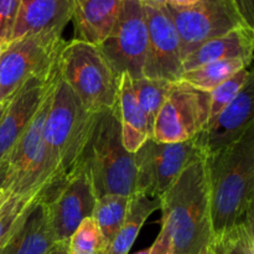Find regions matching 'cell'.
<instances>
[{"label":"cell","mask_w":254,"mask_h":254,"mask_svg":"<svg viewBox=\"0 0 254 254\" xmlns=\"http://www.w3.org/2000/svg\"><path fill=\"white\" fill-rule=\"evenodd\" d=\"M74 39L99 46L113 30L123 0H72Z\"/></svg>","instance_id":"ac0fdd59"},{"label":"cell","mask_w":254,"mask_h":254,"mask_svg":"<svg viewBox=\"0 0 254 254\" xmlns=\"http://www.w3.org/2000/svg\"><path fill=\"white\" fill-rule=\"evenodd\" d=\"M57 67L84 108L97 114L116 108L119 77L98 46L77 39L64 42Z\"/></svg>","instance_id":"5b68a950"},{"label":"cell","mask_w":254,"mask_h":254,"mask_svg":"<svg viewBox=\"0 0 254 254\" xmlns=\"http://www.w3.org/2000/svg\"><path fill=\"white\" fill-rule=\"evenodd\" d=\"M174 83L175 82L159 78H148V77L131 79L134 96L148 121L151 135H153V127L156 116L163 107L166 97L170 93Z\"/></svg>","instance_id":"603a6c76"},{"label":"cell","mask_w":254,"mask_h":254,"mask_svg":"<svg viewBox=\"0 0 254 254\" xmlns=\"http://www.w3.org/2000/svg\"><path fill=\"white\" fill-rule=\"evenodd\" d=\"M250 66L251 64L245 60H222L185 71L180 81L185 82L198 91L210 93L238 71Z\"/></svg>","instance_id":"7402d4cb"},{"label":"cell","mask_w":254,"mask_h":254,"mask_svg":"<svg viewBox=\"0 0 254 254\" xmlns=\"http://www.w3.org/2000/svg\"><path fill=\"white\" fill-rule=\"evenodd\" d=\"M140 1H141V0H140Z\"/></svg>","instance_id":"b9f144b4"},{"label":"cell","mask_w":254,"mask_h":254,"mask_svg":"<svg viewBox=\"0 0 254 254\" xmlns=\"http://www.w3.org/2000/svg\"><path fill=\"white\" fill-rule=\"evenodd\" d=\"M50 221L57 243L67 245L79 223L91 217L96 205V193L83 164L60 183L56 189L45 193Z\"/></svg>","instance_id":"7c38bea8"},{"label":"cell","mask_w":254,"mask_h":254,"mask_svg":"<svg viewBox=\"0 0 254 254\" xmlns=\"http://www.w3.org/2000/svg\"><path fill=\"white\" fill-rule=\"evenodd\" d=\"M208 119L210 93L175 82L156 116L151 139L166 144L191 140L205 129Z\"/></svg>","instance_id":"30bf717a"},{"label":"cell","mask_w":254,"mask_h":254,"mask_svg":"<svg viewBox=\"0 0 254 254\" xmlns=\"http://www.w3.org/2000/svg\"><path fill=\"white\" fill-rule=\"evenodd\" d=\"M208 254H213V253H212V251H210V253H208Z\"/></svg>","instance_id":"ab89813d"},{"label":"cell","mask_w":254,"mask_h":254,"mask_svg":"<svg viewBox=\"0 0 254 254\" xmlns=\"http://www.w3.org/2000/svg\"><path fill=\"white\" fill-rule=\"evenodd\" d=\"M149 254H170V242L169 238L160 231L158 238L150 247V253Z\"/></svg>","instance_id":"f546056e"},{"label":"cell","mask_w":254,"mask_h":254,"mask_svg":"<svg viewBox=\"0 0 254 254\" xmlns=\"http://www.w3.org/2000/svg\"><path fill=\"white\" fill-rule=\"evenodd\" d=\"M108 245L93 217H87L79 223L67 242L69 254H106Z\"/></svg>","instance_id":"484cf974"},{"label":"cell","mask_w":254,"mask_h":254,"mask_svg":"<svg viewBox=\"0 0 254 254\" xmlns=\"http://www.w3.org/2000/svg\"><path fill=\"white\" fill-rule=\"evenodd\" d=\"M148 26V47L143 77L179 82L184 73V57L176 27L165 7L144 5Z\"/></svg>","instance_id":"4fadbf2b"},{"label":"cell","mask_w":254,"mask_h":254,"mask_svg":"<svg viewBox=\"0 0 254 254\" xmlns=\"http://www.w3.org/2000/svg\"><path fill=\"white\" fill-rule=\"evenodd\" d=\"M205 160L196 139L181 143H158L149 139L134 153L135 193L160 198L188 166Z\"/></svg>","instance_id":"ba28073f"},{"label":"cell","mask_w":254,"mask_h":254,"mask_svg":"<svg viewBox=\"0 0 254 254\" xmlns=\"http://www.w3.org/2000/svg\"><path fill=\"white\" fill-rule=\"evenodd\" d=\"M118 108L122 143L128 153L134 154L146 140L151 139V130L143 111L139 107L128 73L119 76Z\"/></svg>","instance_id":"ffe728a7"},{"label":"cell","mask_w":254,"mask_h":254,"mask_svg":"<svg viewBox=\"0 0 254 254\" xmlns=\"http://www.w3.org/2000/svg\"><path fill=\"white\" fill-rule=\"evenodd\" d=\"M0 254H2V248H0Z\"/></svg>","instance_id":"f35d334b"},{"label":"cell","mask_w":254,"mask_h":254,"mask_svg":"<svg viewBox=\"0 0 254 254\" xmlns=\"http://www.w3.org/2000/svg\"><path fill=\"white\" fill-rule=\"evenodd\" d=\"M64 42L60 31L39 32L10 41L0 56V103L9 101L30 79L54 74Z\"/></svg>","instance_id":"8992f818"},{"label":"cell","mask_w":254,"mask_h":254,"mask_svg":"<svg viewBox=\"0 0 254 254\" xmlns=\"http://www.w3.org/2000/svg\"><path fill=\"white\" fill-rule=\"evenodd\" d=\"M10 193H11V191H9V192H7V193H6V195H5V196H4V197H2V198H1V200H0V205H1V202H2V201H4V200H5V198H6V197H7V196H9V195H10Z\"/></svg>","instance_id":"74e56055"},{"label":"cell","mask_w":254,"mask_h":254,"mask_svg":"<svg viewBox=\"0 0 254 254\" xmlns=\"http://www.w3.org/2000/svg\"><path fill=\"white\" fill-rule=\"evenodd\" d=\"M200 0H166V2L169 6L178 7V9H183V7H189L195 5L196 2H198Z\"/></svg>","instance_id":"1f68e13d"},{"label":"cell","mask_w":254,"mask_h":254,"mask_svg":"<svg viewBox=\"0 0 254 254\" xmlns=\"http://www.w3.org/2000/svg\"><path fill=\"white\" fill-rule=\"evenodd\" d=\"M6 106H7V101L6 102H1V103H0V119H1L2 114H4Z\"/></svg>","instance_id":"d590c367"},{"label":"cell","mask_w":254,"mask_h":254,"mask_svg":"<svg viewBox=\"0 0 254 254\" xmlns=\"http://www.w3.org/2000/svg\"><path fill=\"white\" fill-rule=\"evenodd\" d=\"M82 164L97 198L104 195L130 197L135 193L134 154L128 153L122 143L117 107L98 114Z\"/></svg>","instance_id":"277c9868"},{"label":"cell","mask_w":254,"mask_h":254,"mask_svg":"<svg viewBox=\"0 0 254 254\" xmlns=\"http://www.w3.org/2000/svg\"><path fill=\"white\" fill-rule=\"evenodd\" d=\"M161 232L170 254H208L213 235L203 160L183 171L160 197Z\"/></svg>","instance_id":"7a4b0ae2"},{"label":"cell","mask_w":254,"mask_h":254,"mask_svg":"<svg viewBox=\"0 0 254 254\" xmlns=\"http://www.w3.org/2000/svg\"><path fill=\"white\" fill-rule=\"evenodd\" d=\"M254 77H250L238 96L208 122L196 136L203 156H208L237 141L254 126Z\"/></svg>","instance_id":"5bb4252c"},{"label":"cell","mask_w":254,"mask_h":254,"mask_svg":"<svg viewBox=\"0 0 254 254\" xmlns=\"http://www.w3.org/2000/svg\"><path fill=\"white\" fill-rule=\"evenodd\" d=\"M10 166L7 156L0 160V200L10 191Z\"/></svg>","instance_id":"f1b7e54d"},{"label":"cell","mask_w":254,"mask_h":254,"mask_svg":"<svg viewBox=\"0 0 254 254\" xmlns=\"http://www.w3.org/2000/svg\"><path fill=\"white\" fill-rule=\"evenodd\" d=\"M237 4L245 16L246 21L253 26L254 22V0H237Z\"/></svg>","instance_id":"4dcf8cb0"},{"label":"cell","mask_w":254,"mask_h":254,"mask_svg":"<svg viewBox=\"0 0 254 254\" xmlns=\"http://www.w3.org/2000/svg\"><path fill=\"white\" fill-rule=\"evenodd\" d=\"M130 197L104 195L97 198L92 217L96 220L107 245L111 243L126 220Z\"/></svg>","instance_id":"cb8c5ba5"},{"label":"cell","mask_w":254,"mask_h":254,"mask_svg":"<svg viewBox=\"0 0 254 254\" xmlns=\"http://www.w3.org/2000/svg\"><path fill=\"white\" fill-rule=\"evenodd\" d=\"M252 74L253 72L250 67L241 69L232 77H230L227 81L221 83L217 88L210 92V119L208 122L212 121L221 111H223L238 96V93L242 91Z\"/></svg>","instance_id":"4316f807"},{"label":"cell","mask_w":254,"mask_h":254,"mask_svg":"<svg viewBox=\"0 0 254 254\" xmlns=\"http://www.w3.org/2000/svg\"><path fill=\"white\" fill-rule=\"evenodd\" d=\"M253 211L230 230L213 237V254H254Z\"/></svg>","instance_id":"d4e9b609"},{"label":"cell","mask_w":254,"mask_h":254,"mask_svg":"<svg viewBox=\"0 0 254 254\" xmlns=\"http://www.w3.org/2000/svg\"><path fill=\"white\" fill-rule=\"evenodd\" d=\"M57 74L59 67L51 76L30 79L7 101L6 108L0 119V160L9 155L31 123L35 114L51 92Z\"/></svg>","instance_id":"9a60e30c"},{"label":"cell","mask_w":254,"mask_h":254,"mask_svg":"<svg viewBox=\"0 0 254 254\" xmlns=\"http://www.w3.org/2000/svg\"><path fill=\"white\" fill-rule=\"evenodd\" d=\"M156 210H160V198L149 197L143 193L130 196L126 220L107 247L106 254H129L143 225Z\"/></svg>","instance_id":"44dd1931"},{"label":"cell","mask_w":254,"mask_h":254,"mask_svg":"<svg viewBox=\"0 0 254 254\" xmlns=\"http://www.w3.org/2000/svg\"><path fill=\"white\" fill-rule=\"evenodd\" d=\"M59 245L41 197L2 247V254H49Z\"/></svg>","instance_id":"e0dca14e"},{"label":"cell","mask_w":254,"mask_h":254,"mask_svg":"<svg viewBox=\"0 0 254 254\" xmlns=\"http://www.w3.org/2000/svg\"><path fill=\"white\" fill-rule=\"evenodd\" d=\"M203 163L215 237L253 211L254 126L227 148L206 156Z\"/></svg>","instance_id":"6da1fadb"},{"label":"cell","mask_w":254,"mask_h":254,"mask_svg":"<svg viewBox=\"0 0 254 254\" xmlns=\"http://www.w3.org/2000/svg\"><path fill=\"white\" fill-rule=\"evenodd\" d=\"M72 0H21L10 41L39 32H64L72 20Z\"/></svg>","instance_id":"2e32d148"},{"label":"cell","mask_w":254,"mask_h":254,"mask_svg":"<svg viewBox=\"0 0 254 254\" xmlns=\"http://www.w3.org/2000/svg\"><path fill=\"white\" fill-rule=\"evenodd\" d=\"M98 47L117 76L128 73L131 79L143 77L148 26L145 9L140 0H123L113 30Z\"/></svg>","instance_id":"8fae6325"},{"label":"cell","mask_w":254,"mask_h":254,"mask_svg":"<svg viewBox=\"0 0 254 254\" xmlns=\"http://www.w3.org/2000/svg\"><path fill=\"white\" fill-rule=\"evenodd\" d=\"M144 5H149V6L154 7H165L166 6V0H141Z\"/></svg>","instance_id":"d6a6232c"},{"label":"cell","mask_w":254,"mask_h":254,"mask_svg":"<svg viewBox=\"0 0 254 254\" xmlns=\"http://www.w3.org/2000/svg\"><path fill=\"white\" fill-rule=\"evenodd\" d=\"M98 114L84 108L57 74L44 130L50 169L56 183L66 180L81 165Z\"/></svg>","instance_id":"3957f363"},{"label":"cell","mask_w":254,"mask_h":254,"mask_svg":"<svg viewBox=\"0 0 254 254\" xmlns=\"http://www.w3.org/2000/svg\"><path fill=\"white\" fill-rule=\"evenodd\" d=\"M51 93L52 89L7 155L11 180L10 191L14 195H42L47 189L59 184L50 169L44 134Z\"/></svg>","instance_id":"52a82bcc"},{"label":"cell","mask_w":254,"mask_h":254,"mask_svg":"<svg viewBox=\"0 0 254 254\" xmlns=\"http://www.w3.org/2000/svg\"><path fill=\"white\" fill-rule=\"evenodd\" d=\"M235 1H236V2H237V0H235ZM237 5H238V4H237Z\"/></svg>","instance_id":"60d3db41"},{"label":"cell","mask_w":254,"mask_h":254,"mask_svg":"<svg viewBox=\"0 0 254 254\" xmlns=\"http://www.w3.org/2000/svg\"><path fill=\"white\" fill-rule=\"evenodd\" d=\"M49 254H69V253H68V250H67V245H59Z\"/></svg>","instance_id":"836d02e7"},{"label":"cell","mask_w":254,"mask_h":254,"mask_svg":"<svg viewBox=\"0 0 254 254\" xmlns=\"http://www.w3.org/2000/svg\"><path fill=\"white\" fill-rule=\"evenodd\" d=\"M254 27L242 26L223 36L205 42L184 59V72L211 62L240 59L252 64Z\"/></svg>","instance_id":"d6986e66"},{"label":"cell","mask_w":254,"mask_h":254,"mask_svg":"<svg viewBox=\"0 0 254 254\" xmlns=\"http://www.w3.org/2000/svg\"><path fill=\"white\" fill-rule=\"evenodd\" d=\"M9 40L7 39H4V37H0V56L2 55V52L6 50L7 45H9Z\"/></svg>","instance_id":"e575fe53"},{"label":"cell","mask_w":254,"mask_h":254,"mask_svg":"<svg viewBox=\"0 0 254 254\" xmlns=\"http://www.w3.org/2000/svg\"><path fill=\"white\" fill-rule=\"evenodd\" d=\"M166 10L180 37L184 59L205 42L250 25L235 0H200L183 9L166 5Z\"/></svg>","instance_id":"9c48e42d"},{"label":"cell","mask_w":254,"mask_h":254,"mask_svg":"<svg viewBox=\"0 0 254 254\" xmlns=\"http://www.w3.org/2000/svg\"><path fill=\"white\" fill-rule=\"evenodd\" d=\"M20 2L21 0H0V37L9 41Z\"/></svg>","instance_id":"83f0119b"},{"label":"cell","mask_w":254,"mask_h":254,"mask_svg":"<svg viewBox=\"0 0 254 254\" xmlns=\"http://www.w3.org/2000/svg\"><path fill=\"white\" fill-rule=\"evenodd\" d=\"M150 253V248H146V250H143V251H139V252L134 253V254H149Z\"/></svg>","instance_id":"8d00e7d4"}]
</instances>
